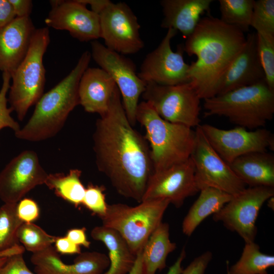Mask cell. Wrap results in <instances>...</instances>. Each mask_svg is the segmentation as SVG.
I'll return each instance as SVG.
<instances>
[{
	"label": "cell",
	"instance_id": "cell-1",
	"mask_svg": "<svg viewBox=\"0 0 274 274\" xmlns=\"http://www.w3.org/2000/svg\"><path fill=\"white\" fill-rule=\"evenodd\" d=\"M93 140L99 171L120 195L141 202L154 173L150 148L130 123L117 86L107 112L96 121Z\"/></svg>",
	"mask_w": 274,
	"mask_h": 274
},
{
	"label": "cell",
	"instance_id": "cell-2",
	"mask_svg": "<svg viewBox=\"0 0 274 274\" xmlns=\"http://www.w3.org/2000/svg\"><path fill=\"white\" fill-rule=\"evenodd\" d=\"M244 33L211 15L201 18L183 49L197 59L189 64L190 82L201 99L217 95L225 72L244 47Z\"/></svg>",
	"mask_w": 274,
	"mask_h": 274
},
{
	"label": "cell",
	"instance_id": "cell-3",
	"mask_svg": "<svg viewBox=\"0 0 274 274\" xmlns=\"http://www.w3.org/2000/svg\"><path fill=\"white\" fill-rule=\"evenodd\" d=\"M91 58L90 52H84L71 72L42 95L27 123L15 133L16 138L39 142L51 138L59 132L70 113L79 105V82L88 67Z\"/></svg>",
	"mask_w": 274,
	"mask_h": 274
},
{
	"label": "cell",
	"instance_id": "cell-4",
	"mask_svg": "<svg viewBox=\"0 0 274 274\" xmlns=\"http://www.w3.org/2000/svg\"><path fill=\"white\" fill-rule=\"evenodd\" d=\"M135 119L146 129L154 172L190 157L195 143V130L164 120L145 101L139 104Z\"/></svg>",
	"mask_w": 274,
	"mask_h": 274
},
{
	"label": "cell",
	"instance_id": "cell-5",
	"mask_svg": "<svg viewBox=\"0 0 274 274\" xmlns=\"http://www.w3.org/2000/svg\"><path fill=\"white\" fill-rule=\"evenodd\" d=\"M204 100L205 117L224 116L239 127H264L274 114V90L263 81Z\"/></svg>",
	"mask_w": 274,
	"mask_h": 274
},
{
	"label": "cell",
	"instance_id": "cell-6",
	"mask_svg": "<svg viewBox=\"0 0 274 274\" xmlns=\"http://www.w3.org/2000/svg\"><path fill=\"white\" fill-rule=\"evenodd\" d=\"M50 42L48 27L36 28L25 57L11 74L8 102L19 121L24 119L29 108L44 94L46 70L43 56Z\"/></svg>",
	"mask_w": 274,
	"mask_h": 274
},
{
	"label": "cell",
	"instance_id": "cell-7",
	"mask_svg": "<svg viewBox=\"0 0 274 274\" xmlns=\"http://www.w3.org/2000/svg\"><path fill=\"white\" fill-rule=\"evenodd\" d=\"M169 203L167 199H155L143 201L135 207L113 204L108 206L106 214L100 219L102 225L117 231L136 255L162 222Z\"/></svg>",
	"mask_w": 274,
	"mask_h": 274
},
{
	"label": "cell",
	"instance_id": "cell-8",
	"mask_svg": "<svg viewBox=\"0 0 274 274\" xmlns=\"http://www.w3.org/2000/svg\"><path fill=\"white\" fill-rule=\"evenodd\" d=\"M142 96L167 121L192 128L200 125L201 99L190 82L171 86L148 83Z\"/></svg>",
	"mask_w": 274,
	"mask_h": 274
},
{
	"label": "cell",
	"instance_id": "cell-9",
	"mask_svg": "<svg viewBox=\"0 0 274 274\" xmlns=\"http://www.w3.org/2000/svg\"><path fill=\"white\" fill-rule=\"evenodd\" d=\"M90 45L91 57L114 81L127 117L134 125L139 98L147 84L139 77L136 66L130 58L108 49L97 40L91 42Z\"/></svg>",
	"mask_w": 274,
	"mask_h": 274
},
{
	"label": "cell",
	"instance_id": "cell-10",
	"mask_svg": "<svg viewBox=\"0 0 274 274\" xmlns=\"http://www.w3.org/2000/svg\"><path fill=\"white\" fill-rule=\"evenodd\" d=\"M98 14L100 38L107 48L122 55L134 54L144 48L138 18L126 3L106 0Z\"/></svg>",
	"mask_w": 274,
	"mask_h": 274
},
{
	"label": "cell",
	"instance_id": "cell-11",
	"mask_svg": "<svg viewBox=\"0 0 274 274\" xmlns=\"http://www.w3.org/2000/svg\"><path fill=\"white\" fill-rule=\"evenodd\" d=\"M274 195V188L249 187L232 198L213 219L222 222L228 230L236 232L245 243L254 242L257 228L256 222L263 204Z\"/></svg>",
	"mask_w": 274,
	"mask_h": 274
},
{
	"label": "cell",
	"instance_id": "cell-12",
	"mask_svg": "<svg viewBox=\"0 0 274 274\" xmlns=\"http://www.w3.org/2000/svg\"><path fill=\"white\" fill-rule=\"evenodd\" d=\"M195 132V143L190 158L200 190L209 187L235 196L245 189L246 185L212 147L199 125L196 127Z\"/></svg>",
	"mask_w": 274,
	"mask_h": 274
},
{
	"label": "cell",
	"instance_id": "cell-13",
	"mask_svg": "<svg viewBox=\"0 0 274 274\" xmlns=\"http://www.w3.org/2000/svg\"><path fill=\"white\" fill-rule=\"evenodd\" d=\"M177 33L174 29H167L159 45L145 57L138 74L146 84L171 86L190 82V66L184 61L183 46L176 52L172 49L171 41Z\"/></svg>",
	"mask_w": 274,
	"mask_h": 274
},
{
	"label": "cell",
	"instance_id": "cell-14",
	"mask_svg": "<svg viewBox=\"0 0 274 274\" xmlns=\"http://www.w3.org/2000/svg\"><path fill=\"white\" fill-rule=\"evenodd\" d=\"M199 126L212 147L228 164L246 154L274 149L273 135L265 128L248 130L238 126L225 130L208 124Z\"/></svg>",
	"mask_w": 274,
	"mask_h": 274
},
{
	"label": "cell",
	"instance_id": "cell-15",
	"mask_svg": "<svg viewBox=\"0 0 274 274\" xmlns=\"http://www.w3.org/2000/svg\"><path fill=\"white\" fill-rule=\"evenodd\" d=\"M48 175L36 152L25 150L0 172V199L4 203H18L32 189L44 184Z\"/></svg>",
	"mask_w": 274,
	"mask_h": 274
},
{
	"label": "cell",
	"instance_id": "cell-16",
	"mask_svg": "<svg viewBox=\"0 0 274 274\" xmlns=\"http://www.w3.org/2000/svg\"><path fill=\"white\" fill-rule=\"evenodd\" d=\"M199 191L194 165L190 157L184 162L154 172L142 201L167 199L179 208L186 198Z\"/></svg>",
	"mask_w": 274,
	"mask_h": 274
},
{
	"label": "cell",
	"instance_id": "cell-17",
	"mask_svg": "<svg viewBox=\"0 0 274 274\" xmlns=\"http://www.w3.org/2000/svg\"><path fill=\"white\" fill-rule=\"evenodd\" d=\"M51 9L45 19L48 27L69 32L80 42L100 38L98 14L86 8L79 0L51 1Z\"/></svg>",
	"mask_w": 274,
	"mask_h": 274
},
{
	"label": "cell",
	"instance_id": "cell-18",
	"mask_svg": "<svg viewBox=\"0 0 274 274\" xmlns=\"http://www.w3.org/2000/svg\"><path fill=\"white\" fill-rule=\"evenodd\" d=\"M265 81L257 48L256 32L246 37L245 44L224 74L217 95Z\"/></svg>",
	"mask_w": 274,
	"mask_h": 274
},
{
	"label": "cell",
	"instance_id": "cell-19",
	"mask_svg": "<svg viewBox=\"0 0 274 274\" xmlns=\"http://www.w3.org/2000/svg\"><path fill=\"white\" fill-rule=\"evenodd\" d=\"M36 28L30 17H16L0 29V73L12 74L25 57Z\"/></svg>",
	"mask_w": 274,
	"mask_h": 274
},
{
	"label": "cell",
	"instance_id": "cell-20",
	"mask_svg": "<svg viewBox=\"0 0 274 274\" xmlns=\"http://www.w3.org/2000/svg\"><path fill=\"white\" fill-rule=\"evenodd\" d=\"M112 78L100 67H88L78 87L79 105L84 110L101 116L107 112L116 87Z\"/></svg>",
	"mask_w": 274,
	"mask_h": 274
},
{
	"label": "cell",
	"instance_id": "cell-21",
	"mask_svg": "<svg viewBox=\"0 0 274 274\" xmlns=\"http://www.w3.org/2000/svg\"><path fill=\"white\" fill-rule=\"evenodd\" d=\"M213 0H162L161 27L181 32L186 39L194 30L201 15L210 9Z\"/></svg>",
	"mask_w": 274,
	"mask_h": 274
},
{
	"label": "cell",
	"instance_id": "cell-22",
	"mask_svg": "<svg viewBox=\"0 0 274 274\" xmlns=\"http://www.w3.org/2000/svg\"><path fill=\"white\" fill-rule=\"evenodd\" d=\"M228 164L246 185L274 188V156L267 151L243 155Z\"/></svg>",
	"mask_w": 274,
	"mask_h": 274
},
{
	"label": "cell",
	"instance_id": "cell-23",
	"mask_svg": "<svg viewBox=\"0 0 274 274\" xmlns=\"http://www.w3.org/2000/svg\"><path fill=\"white\" fill-rule=\"evenodd\" d=\"M90 235L93 239L102 242L109 251L110 265L102 274H127L130 271L136 255L117 231L102 225L93 228Z\"/></svg>",
	"mask_w": 274,
	"mask_h": 274
},
{
	"label": "cell",
	"instance_id": "cell-24",
	"mask_svg": "<svg viewBox=\"0 0 274 274\" xmlns=\"http://www.w3.org/2000/svg\"><path fill=\"white\" fill-rule=\"evenodd\" d=\"M182 222V231L190 236L197 227L209 216L218 212L233 196L209 187L202 188Z\"/></svg>",
	"mask_w": 274,
	"mask_h": 274
},
{
	"label": "cell",
	"instance_id": "cell-25",
	"mask_svg": "<svg viewBox=\"0 0 274 274\" xmlns=\"http://www.w3.org/2000/svg\"><path fill=\"white\" fill-rule=\"evenodd\" d=\"M169 230L168 224L161 222L150 236L142 251V274H155L166 267L168 255L176 248Z\"/></svg>",
	"mask_w": 274,
	"mask_h": 274
},
{
	"label": "cell",
	"instance_id": "cell-26",
	"mask_svg": "<svg viewBox=\"0 0 274 274\" xmlns=\"http://www.w3.org/2000/svg\"><path fill=\"white\" fill-rule=\"evenodd\" d=\"M81 170L77 168L70 169L67 175L50 174L44 184L58 197L77 208L82 203L86 188L81 180Z\"/></svg>",
	"mask_w": 274,
	"mask_h": 274
},
{
	"label": "cell",
	"instance_id": "cell-27",
	"mask_svg": "<svg viewBox=\"0 0 274 274\" xmlns=\"http://www.w3.org/2000/svg\"><path fill=\"white\" fill-rule=\"evenodd\" d=\"M274 265V256L262 253L254 242L245 243L239 260L229 268L228 274H267Z\"/></svg>",
	"mask_w": 274,
	"mask_h": 274
},
{
	"label": "cell",
	"instance_id": "cell-28",
	"mask_svg": "<svg viewBox=\"0 0 274 274\" xmlns=\"http://www.w3.org/2000/svg\"><path fill=\"white\" fill-rule=\"evenodd\" d=\"M254 0H219L221 18L224 23L244 33L249 30Z\"/></svg>",
	"mask_w": 274,
	"mask_h": 274
},
{
	"label": "cell",
	"instance_id": "cell-29",
	"mask_svg": "<svg viewBox=\"0 0 274 274\" xmlns=\"http://www.w3.org/2000/svg\"><path fill=\"white\" fill-rule=\"evenodd\" d=\"M17 207V203H4L0 207V252L18 244L17 232L24 222L18 216Z\"/></svg>",
	"mask_w": 274,
	"mask_h": 274
},
{
	"label": "cell",
	"instance_id": "cell-30",
	"mask_svg": "<svg viewBox=\"0 0 274 274\" xmlns=\"http://www.w3.org/2000/svg\"><path fill=\"white\" fill-rule=\"evenodd\" d=\"M16 237L23 247L32 253L51 246L57 237L33 223H23L17 230Z\"/></svg>",
	"mask_w": 274,
	"mask_h": 274
},
{
	"label": "cell",
	"instance_id": "cell-31",
	"mask_svg": "<svg viewBox=\"0 0 274 274\" xmlns=\"http://www.w3.org/2000/svg\"><path fill=\"white\" fill-rule=\"evenodd\" d=\"M250 26L257 34L274 38V0L255 1Z\"/></svg>",
	"mask_w": 274,
	"mask_h": 274
},
{
	"label": "cell",
	"instance_id": "cell-32",
	"mask_svg": "<svg viewBox=\"0 0 274 274\" xmlns=\"http://www.w3.org/2000/svg\"><path fill=\"white\" fill-rule=\"evenodd\" d=\"M256 36L258 55L265 81L268 87L274 90V38L257 33Z\"/></svg>",
	"mask_w": 274,
	"mask_h": 274
},
{
	"label": "cell",
	"instance_id": "cell-33",
	"mask_svg": "<svg viewBox=\"0 0 274 274\" xmlns=\"http://www.w3.org/2000/svg\"><path fill=\"white\" fill-rule=\"evenodd\" d=\"M11 81L10 74L7 72L2 73V84L0 89V130L4 128L9 127L16 133L21 128L19 123L11 115L13 110L8 107L7 97Z\"/></svg>",
	"mask_w": 274,
	"mask_h": 274
},
{
	"label": "cell",
	"instance_id": "cell-34",
	"mask_svg": "<svg viewBox=\"0 0 274 274\" xmlns=\"http://www.w3.org/2000/svg\"><path fill=\"white\" fill-rule=\"evenodd\" d=\"M105 190V187L103 186L89 183L85 188L82 203L93 214L100 218L106 214L108 206L106 201Z\"/></svg>",
	"mask_w": 274,
	"mask_h": 274
},
{
	"label": "cell",
	"instance_id": "cell-35",
	"mask_svg": "<svg viewBox=\"0 0 274 274\" xmlns=\"http://www.w3.org/2000/svg\"><path fill=\"white\" fill-rule=\"evenodd\" d=\"M17 214L24 223H32L40 216V209L37 203L31 198H25L17 203Z\"/></svg>",
	"mask_w": 274,
	"mask_h": 274
},
{
	"label": "cell",
	"instance_id": "cell-36",
	"mask_svg": "<svg viewBox=\"0 0 274 274\" xmlns=\"http://www.w3.org/2000/svg\"><path fill=\"white\" fill-rule=\"evenodd\" d=\"M0 274H35L27 266L23 254L9 257L0 269Z\"/></svg>",
	"mask_w": 274,
	"mask_h": 274
},
{
	"label": "cell",
	"instance_id": "cell-37",
	"mask_svg": "<svg viewBox=\"0 0 274 274\" xmlns=\"http://www.w3.org/2000/svg\"><path fill=\"white\" fill-rule=\"evenodd\" d=\"M212 256L211 251H206L194 258L185 269H183L181 274H204L212 260Z\"/></svg>",
	"mask_w": 274,
	"mask_h": 274
},
{
	"label": "cell",
	"instance_id": "cell-38",
	"mask_svg": "<svg viewBox=\"0 0 274 274\" xmlns=\"http://www.w3.org/2000/svg\"><path fill=\"white\" fill-rule=\"evenodd\" d=\"M55 249L62 254H74L81 253V248L70 240L66 236H57L55 241Z\"/></svg>",
	"mask_w": 274,
	"mask_h": 274
},
{
	"label": "cell",
	"instance_id": "cell-39",
	"mask_svg": "<svg viewBox=\"0 0 274 274\" xmlns=\"http://www.w3.org/2000/svg\"><path fill=\"white\" fill-rule=\"evenodd\" d=\"M16 18V15L9 0H0V29Z\"/></svg>",
	"mask_w": 274,
	"mask_h": 274
},
{
	"label": "cell",
	"instance_id": "cell-40",
	"mask_svg": "<svg viewBox=\"0 0 274 274\" xmlns=\"http://www.w3.org/2000/svg\"><path fill=\"white\" fill-rule=\"evenodd\" d=\"M65 236L78 246H83L87 248L90 247L91 243L87 238L85 227L71 229L67 231Z\"/></svg>",
	"mask_w": 274,
	"mask_h": 274
},
{
	"label": "cell",
	"instance_id": "cell-41",
	"mask_svg": "<svg viewBox=\"0 0 274 274\" xmlns=\"http://www.w3.org/2000/svg\"><path fill=\"white\" fill-rule=\"evenodd\" d=\"M11 3L16 17L27 18L31 13L32 2L30 0H9Z\"/></svg>",
	"mask_w": 274,
	"mask_h": 274
},
{
	"label": "cell",
	"instance_id": "cell-42",
	"mask_svg": "<svg viewBox=\"0 0 274 274\" xmlns=\"http://www.w3.org/2000/svg\"><path fill=\"white\" fill-rule=\"evenodd\" d=\"M186 257V251L184 248L175 262L169 268L166 274H181L183 270L182 263Z\"/></svg>",
	"mask_w": 274,
	"mask_h": 274
},
{
	"label": "cell",
	"instance_id": "cell-43",
	"mask_svg": "<svg viewBox=\"0 0 274 274\" xmlns=\"http://www.w3.org/2000/svg\"><path fill=\"white\" fill-rule=\"evenodd\" d=\"M142 250L136 254L134 265L128 274H142L143 255Z\"/></svg>",
	"mask_w": 274,
	"mask_h": 274
},
{
	"label": "cell",
	"instance_id": "cell-44",
	"mask_svg": "<svg viewBox=\"0 0 274 274\" xmlns=\"http://www.w3.org/2000/svg\"><path fill=\"white\" fill-rule=\"evenodd\" d=\"M267 206L269 208L273 210L274 207V198L273 196L270 197L268 200Z\"/></svg>",
	"mask_w": 274,
	"mask_h": 274
},
{
	"label": "cell",
	"instance_id": "cell-45",
	"mask_svg": "<svg viewBox=\"0 0 274 274\" xmlns=\"http://www.w3.org/2000/svg\"><path fill=\"white\" fill-rule=\"evenodd\" d=\"M10 256V252L9 249L0 252V257H9Z\"/></svg>",
	"mask_w": 274,
	"mask_h": 274
},
{
	"label": "cell",
	"instance_id": "cell-46",
	"mask_svg": "<svg viewBox=\"0 0 274 274\" xmlns=\"http://www.w3.org/2000/svg\"><path fill=\"white\" fill-rule=\"evenodd\" d=\"M9 257H0V269L4 266V265L7 262Z\"/></svg>",
	"mask_w": 274,
	"mask_h": 274
}]
</instances>
